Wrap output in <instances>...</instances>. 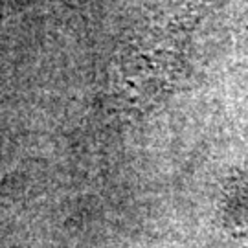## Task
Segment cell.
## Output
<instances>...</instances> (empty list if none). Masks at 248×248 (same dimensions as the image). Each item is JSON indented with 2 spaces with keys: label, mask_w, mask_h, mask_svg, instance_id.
<instances>
[{
  "label": "cell",
  "mask_w": 248,
  "mask_h": 248,
  "mask_svg": "<svg viewBox=\"0 0 248 248\" xmlns=\"http://www.w3.org/2000/svg\"><path fill=\"white\" fill-rule=\"evenodd\" d=\"M199 15L193 8L162 11L125 31L107 66V96L114 108L149 103L184 72Z\"/></svg>",
  "instance_id": "6da1fadb"
},
{
  "label": "cell",
  "mask_w": 248,
  "mask_h": 248,
  "mask_svg": "<svg viewBox=\"0 0 248 248\" xmlns=\"http://www.w3.org/2000/svg\"><path fill=\"white\" fill-rule=\"evenodd\" d=\"M13 187H15V178H13V175L0 178V208H2V201H6L13 193Z\"/></svg>",
  "instance_id": "7a4b0ae2"
}]
</instances>
